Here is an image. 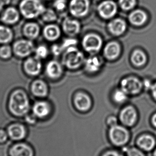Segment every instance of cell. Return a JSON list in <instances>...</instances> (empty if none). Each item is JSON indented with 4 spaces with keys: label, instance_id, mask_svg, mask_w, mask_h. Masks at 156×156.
<instances>
[{
    "label": "cell",
    "instance_id": "cell-21",
    "mask_svg": "<svg viewBox=\"0 0 156 156\" xmlns=\"http://www.w3.org/2000/svg\"><path fill=\"white\" fill-rule=\"evenodd\" d=\"M45 38L49 41H55L60 36V30L59 27L55 25L47 26L43 31Z\"/></svg>",
    "mask_w": 156,
    "mask_h": 156
},
{
    "label": "cell",
    "instance_id": "cell-34",
    "mask_svg": "<svg viewBox=\"0 0 156 156\" xmlns=\"http://www.w3.org/2000/svg\"><path fill=\"white\" fill-rule=\"evenodd\" d=\"M77 41L74 39H67L64 40L63 43L61 45L62 48L63 49H67L68 48L72 47V46H75L77 44Z\"/></svg>",
    "mask_w": 156,
    "mask_h": 156
},
{
    "label": "cell",
    "instance_id": "cell-7",
    "mask_svg": "<svg viewBox=\"0 0 156 156\" xmlns=\"http://www.w3.org/2000/svg\"><path fill=\"white\" fill-rule=\"evenodd\" d=\"M122 90L126 94L134 95L139 93L142 88V83L134 77H129L123 79L121 82Z\"/></svg>",
    "mask_w": 156,
    "mask_h": 156
},
{
    "label": "cell",
    "instance_id": "cell-47",
    "mask_svg": "<svg viewBox=\"0 0 156 156\" xmlns=\"http://www.w3.org/2000/svg\"><path fill=\"white\" fill-rule=\"evenodd\" d=\"M154 156H156V151H154Z\"/></svg>",
    "mask_w": 156,
    "mask_h": 156
},
{
    "label": "cell",
    "instance_id": "cell-43",
    "mask_svg": "<svg viewBox=\"0 0 156 156\" xmlns=\"http://www.w3.org/2000/svg\"><path fill=\"white\" fill-rule=\"evenodd\" d=\"M144 85L145 87L147 88H150V87L151 88V87H152L150 81H148V80H145V81H144Z\"/></svg>",
    "mask_w": 156,
    "mask_h": 156
},
{
    "label": "cell",
    "instance_id": "cell-46",
    "mask_svg": "<svg viewBox=\"0 0 156 156\" xmlns=\"http://www.w3.org/2000/svg\"><path fill=\"white\" fill-rule=\"evenodd\" d=\"M3 5H4V4H3L2 2L0 1V11H1V10H2V8H3Z\"/></svg>",
    "mask_w": 156,
    "mask_h": 156
},
{
    "label": "cell",
    "instance_id": "cell-32",
    "mask_svg": "<svg viewBox=\"0 0 156 156\" xmlns=\"http://www.w3.org/2000/svg\"><path fill=\"white\" fill-rule=\"evenodd\" d=\"M36 57L39 59L44 58L48 55V50L44 46H40L35 50Z\"/></svg>",
    "mask_w": 156,
    "mask_h": 156
},
{
    "label": "cell",
    "instance_id": "cell-25",
    "mask_svg": "<svg viewBox=\"0 0 156 156\" xmlns=\"http://www.w3.org/2000/svg\"><path fill=\"white\" fill-rule=\"evenodd\" d=\"M101 66V61L97 57H91L89 58L85 61L86 70L89 72L94 73L97 72Z\"/></svg>",
    "mask_w": 156,
    "mask_h": 156
},
{
    "label": "cell",
    "instance_id": "cell-23",
    "mask_svg": "<svg viewBox=\"0 0 156 156\" xmlns=\"http://www.w3.org/2000/svg\"><path fill=\"white\" fill-rule=\"evenodd\" d=\"M131 23L134 25L140 26L144 24L147 20V15L140 10L134 11L129 16Z\"/></svg>",
    "mask_w": 156,
    "mask_h": 156
},
{
    "label": "cell",
    "instance_id": "cell-6",
    "mask_svg": "<svg viewBox=\"0 0 156 156\" xmlns=\"http://www.w3.org/2000/svg\"><path fill=\"white\" fill-rule=\"evenodd\" d=\"M69 9L72 15L77 17H82L87 15L90 9L89 0H71Z\"/></svg>",
    "mask_w": 156,
    "mask_h": 156
},
{
    "label": "cell",
    "instance_id": "cell-1",
    "mask_svg": "<svg viewBox=\"0 0 156 156\" xmlns=\"http://www.w3.org/2000/svg\"><path fill=\"white\" fill-rule=\"evenodd\" d=\"M30 107L29 99L23 91L17 90L11 95L9 101V109L15 116H23L27 114Z\"/></svg>",
    "mask_w": 156,
    "mask_h": 156
},
{
    "label": "cell",
    "instance_id": "cell-24",
    "mask_svg": "<svg viewBox=\"0 0 156 156\" xmlns=\"http://www.w3.org/2000/svg\"><path fill=\"white\" fill-rule=\"evenodd\" d=\"M137 143L140 148L146 151L152 150L155 145L154 138L149 135H144L140 137L137 140Z\"/></svg>",
    "mask_w": 156,
    "mask_h": 156
},
{
    "label": "cell",
    "instance_id": "cell-40",
    "mask_svg": "<svg viewBox=\"0 0 156 156\" xmlns=\"http://www.w3.org/2000/svg\"><path fill=\"white\" fill-rule=\"evenodd\" d=\"M103 156H122V154H119L118 152L116 151H108L106 152Z\"/></svg>",
    "mask_w": 156,
    "mask_h": 156
},
{
    "label": "cell",
    "instance_id": "cell-20",
    "mask_svg": "<svg viewBox=\"0 0 156 156\" xmlns=\"http://www.w3.org/2000/svg\"><path fill=\"white\" fill-rule=\"evenodd\" d=\"M50 109V106L47 103L45 102H39L34 105L33 111L35 116L42 118L49 114Z\"/></svg>",
    "mask_w": 156,
    "mask_h": 156
},
{
    "label": "cell",
    "instance_id": "cell-42",
    "mask_svg": "<svg viewBox=\"0 0 156 156\" xmlns=\"http://www.w3.org/2000/svg\"><path fill=\"white\" fill-rule=\"evenodd\" d=\"M26 121L30 124H32V123L35 122V119L32 116H28L27 118H26Z\"/></svg>",
    "mask_w": 156,
    "mask_h": 156
},
{
    "label": "cell",
    "instance_id": "cell-11",
    "mask_svg": "<svg viewBox=\"0 0 156 156\" xmlns=\"http://www.w3.org/2000/svg\"><path fill=\"white\" fill-rule=\"evenodd\" d=\"M7 133L9 137L15 141L23 139L26 135L25 127L20 124H11L8 128Z\"/></svg>",
    "mask_w": 156,
    "mask_h": 156
},
{
    "label": "cell",
    "instance_id": "cell-45",
    "mask_svg": "<svg viewBox=\"0 0 156 156\" xmlns=\"http://www.w3.org/2000/svg\"><path fill=\"white\" fill-rule=\"evenodd\" d=\"M0 1L2 2L3 4H6L7 3H8L10 0H0Z\"/></svg>",
    "mask_w": 156,
    "mask_h": 156
},
{
    "label": "cell",
    "instance_id": "cell-14",
    "mask_svg": "<svg viewBox=\"0 0 156 156\" xmlns=\"http://www.w3.org/2000/svg\"><path fill=\"white\" fill-rule=\"evenodd\" d=\"M74 103L77 109L81 111H87L91 106L90 98L84 93H80L76 94Z\"/></svg>",
    "mask_w": 156,
    "mask_h": 156
},
{
    "label": "cell",
    "instance_id": "cell-3",
    "mask_svg": "<svg viewBox=\"0 0 156 156\" xmlns=\"http://www.w3.org/2000/svg\"><path fill=\"white\" fill-rule=\"evenodd\" d=\"M84 61V56L75 46L66 49L62 57V63L68 69H76L80 67Z\"/></svg>",
    "mask_w": 156,
    "mask_h": 156
},
{
    "label": "cell",
    "instance_id": "cell-18",
    "mask_svg": "<svg viewBox=\"0 0 156 156\" xmlns=\"http://www.w3.org/2000/svg\"><path fill=\"white\" fill-rule=\"evenodd\" d=\"M46 72L50 78L56 79L61 76L62 73V68L59 62L52 61L47 64Z\"/></svg>",
    "mask_w": 156,
    "mask_h": 156
},
{
    "label": "cell",
    "instance_id": "cell-5",
    "mask_svg": "<svg viewBox=\"0 0 156 156\" xmlns=\"http://www.w3.org/2000/svg\"><path fill=\"white\" fill-rule=\"evenodd\" d=\"M82 44L85 50L89 53H96L100 50L102 46V40L96 34H88L83 39Z\"/></svg>",
    "mask_w": 156,
    "mask_h": 156
},
{
    "label": "cell",
    "instance_id": "cell-26",
    "mask_svg": "<svg viewBox=\"0 0 156 156\" xmlns=\"http://www.w3.org/2000/svg\"><path fill=\"white\" fill-rule=\"evenodd\" d=\"M25 35L30 39H35L38 36L40 33V28L37 24L34 23H28L23 28Z\"/></svg>",
    "mask_w": 156,
    "mask_h": 156
},
{
    "label": "cell",
    "instance_id": "cell-10",
    "mask_svg": "<svg viewBox=\"0 0 156 156\" xmlns=\"http://www.w3.org/2000/svg\"><path fill=\"white\" fill-rule=\"evenodd\" d=\"M40 59L37 57H31L25 61L24 68L27 74L32 76H35L40 73L42 69V63Z\"/></svg>",
    "mask_w": 156,
    "mask_h": 156
},
{
    "label": "cell",
    "instance_id": "cell-36",
    "mask_svg": "<svg viewBox=\"0 0 156 156\" xmlns=\"http://www.w3.org/2000/svg\"><path fill=\"white\" fill-rule=\"evenodd\" d=\"M127 156H144V155L139 150L132 148L128 151Z\"/></svg>",
    "mask_w": 156,
    "mask_h": 156
},
{
    "label": "cell",
    "instance_id": "cell-31",
    "mask_svg": "<svg viewBox=\"0 0 156 156\" xmlns=\"http://www.w3.org/2000/svg\"><path fill=\"white\" fill-rule=\"evenodd\" d=\"M119 3L122 9L129 10L135 6L136 1L135 0H119Z\"/></svg>",
    "mask_w": 156,
    "mask_h": 156
},
{
    "label": "cell",
    "instance_id": "cell-13",
    "mask_svg": "<svg viewBox=\"0 0 156 156\" xmlns=\"http://www.w3.org/2000/svg\"><path fill=\"white\" fill-rule=\"evenodd\" d=\"M62 28L66 34L70 36H75L80 31V25L76 20L66 18L63 20Z\"/></svg>",
    "mask_w": 156,
    "mask_h": 156
},
{
    "label": "cell",
    "instance_id": "cell-30",
    "mask_svg": "<svg viewBox=\"0 0 156 156\" xmlns=\"http://www.w3.org/2000/svg\"><path fill=\"white\" fill-rule=\"evenodd\" d=\"M115 101L118 103H122L126 101L127 98L126 94L122 90H117L114 94Z\"/></svg>",
    "mask_w": 156,
    "mask_h": 156
},
{
    "label": "cell",
    "instance_id": "cell-27",
    "mask_svg": "<svg viewBox=\"0 0 156 156\" xmlns=\"http://www.w3.org/2000/svg\"><path fill=\"white\" fill-rule=\"evenodd\" d=\"M12 32L6 26L0 25V43H5L12 39Z\"/></svg>",
    "mask_w": 156,
    "mask_h": 156
},
{
    "label": "cell",
    "instance_id": "cell-16",
    "mask_svg": "<svg viewBox=\"0 0 156 156\" xmlns=\"http://www.w3.org/2000/svg\"><path fill=\"white\" fill-rule=\"evenodd\" d=\"M120 45L117 42H109L104 49L105 56L109 60L116 59L120 55Z\"/></svg>",
    "mask_w": 156,
    "mask_h": 156
},
{
    "label": "cell",
    "instance_id": "cell-17",
    "mask_svg": "<svg viewBox=\"0 0 156 156\" xmlns=\"http://www.w3.org/2000/svg\"><path fill=\"white\" fill-rule=\"evenodd\" d=\"M126 28V23L122 19L119 18L114 19L108 24V29L110 32L115 35H120L125 31Z\"/></svg>",
    "mask_w": 156,
    "mask_h": 156
},
{
    "label": "cell",
    "instance_id": "cell-37",
    "mask_svg": "<svg viewBox=\"0 0 156 156\" xmlns=\"http://www.w3.org/2000/svg\"><path fill=\"white\" fill-rule=\"evenodd\" d=\"M62 50H63V49L62 48L61 46H58L57 44H55L54 46H53L52 48V53L55 56H58L60 55Z\"/></svg>",
    "mask_w": 156,
    "mask_h": 156
},
{
    "label": "cell",
    "instance_id": "cell-19",
    "mask_svg": "<svg viewBox=\"0 0 156 156\" xmlns=\"http://www.w3.org/2000/svg\"><path fill=\"white\" fill-rule=\"evenodd\" d=\"M32 91L34 95L37 97H45L48 91L47 85L42 80L35 81L32 85Z\"/></svg>",
    "mask_w": 156,
    "mask_h": 156
},
{
    "label": "cell",
    "instance_id": "cell-22",
    "mask_svg": "<svg viewBox=\"0 0 156 156\" xmlns=\"http://www.w3.org/2000/svg\"><path fill=\"white\" fill-rule=\"evenodd\" d=\"M19 13L14 8H9L5 11L2 16V20L6 24H14L19 19Z\"/></svg>",
    "mask_w": 156,
    "mask_h": 156
},
{
    "label": "cell",
    "instance_id": "cell-38",
    "mask_svg": "<svg viewBox=\"0 0 156 156\" xmlns=\"http://www.w3.org/2000/svg\"><path fill=\"white\" fill-rule=\"evenodd\" d=\"M8 136L7 132L3 129H0V143H3L6 141Z\"/></svg>",
    "mask_w": 156,
    "mask_h": 156
},
{
    "label": "cell",
    "instance_id": "cell-12",
    "mask_svg": "<svg viewBox=\"0 0 156 156\" xmlns=\"http://www.w3.org/2000/svg\"><path fill=\"white\" fill-rule=\"evenodd\" d=\"M137 114L135 109L132 106H127L120 113V119L123 124L131 126L135 123Z\"/></svg>",
    "mask_w": 156,
    "mask_h": 156
},
{
    "label": "cell",
    "instance_id": "cell-4",
    "mask_svg": "<svg viewBox=\"0 0 156 156\" xmlns=\"http://www.w3.org/2000/svg\"><path fill=\"white\" fill-rule=\"evenodd\" d=\"M109 134L110 140L117 146L124 145L129 139V132L126 129L117 124L111 127Z\"/></svg>",
    "mask_w": 156,
    "mask_h": 156
},
{
    "label": "cell",
    "instance_id": "cell-39",
    "mask_svg": "<svg viewBox=\"0 0 156 156\" xmlns=\"http://www.w3.org/2000/svg\"><path fill=\"white\" fill-rule=\"evenodd\" d=\"M108 124L111 127L117 124V119L115 117H110L107 120Z\"/></svg>",
    "mask_w": 156,
    "mask_h": 156
},
{
    "label": "cell",
    "instance_id": "cell-44",
    "mask_svg": "<svg viewBox=\"0 0 156 156\" xmlns=\"http://www.w3.org/2000/svg\"><path fill=\"white\" fill-rule=\"evenodd\" d=\"M152 123L154 125V126L156 127V114H154L153 118H152Z\"/></svg>",
    "mask_w": 156,
    "mask_h": 156
},
{
    "label": "cell",
    "instance_id": "cell-35",
    "mask_svg": "<svg viewBox=\"0 0 156 156\" xmlns=\"http://www.w3.org/2000/svg\"><path fill=\"white\" fill-rule=\"evenodd\" d=\"M54 6L57 10H63L66 7V0H57L55 1Z\"/></svg>",
    "mask_w": 156,
    "mask_h": 156
},
{
    "label": "cell",
    "instance_id": "cell-28",
    "mask_svg": "<svg viewBox=\"0 0 156 156\" xmlns=\"http://www.w3.org/2000/svg\"><path fill=\"white\" fill-rule=\"evenodd\" d=\"M131 59L135 65L140 66L144 65L146 63V56L144 52L137 50L133 53Z\"/></svg>",
    "mask_w": 156,
    "mask_h": 156
},
{
    "label": "cell",
    "instance_id": "cell-2",
    "mask_svg": "<svg viewBox=\"0 0 156 156\" xmlns=\"http://www.w3.org/2000/svg\"><path fill=\"white\" fill-rule=\"evenodd\" d=\"M20 10L24 17L32 19L42 15L45 8L40 0H23Z\"/></svg>",
    "mask_w": 156,
    "mask_h": 156
},
{
    "label": "cell",
    "instance_id": "cell-15",
    "mask_svg": "<svg viewBox=\"0 0 156 156\" xmlns=\"http://www.w3.org/2000/svg\"><path fill=\"white\" fill-rule=\"evenodd\" d=\"M10 156H33V152L29 146L24 143L15 144L11 148Z\"/></svg>",
    "mask_w": 156,
    "mask_h": 156
},
{
    "label": "cell",
    "instance_id": "cell-9",
    "mask_svg": "<svg viewBox=\"0 0 156 156\" xmlns=\"http://www.w3.org/2000/svg\"><path fill=\"white\" fill-rule=\"evenodd\" d=\"M98 10L102 18L104 19H110L116 15L117 8L114 1L107 0L101 3L98 6Z\"/></svg>",
    "mask_w": 156,
    "mask_h": 156
},
{
    "label": "cell",
    "instance_id": "cell-29",
    "mask_svg": "<svg viewBox=\"0 0 156 156\" xmlns=\"http://www.w3.org/2000/svg\"><path fill=\"white\" fill-rule=\"evenodd\" d=\"M42 19L45 21H55L57 19L56 13L51 9H45L44 11L42 14Z\"/></svg>",
    "mask_w": 156,
    "mask_h": 156
},
{
    "label": "cell",
    "instance_id": "cell-33",
    "mask_svg": "<svg viewBox=\"0 0 156 156\" xmlns=\"http://www.w3.org/2000/svg\"><path fill=\"white\" fill-rule=\"evenodd\" d=\"M11 55V49L8 46H4L0 48V56L6 59L10 57Z\"/></svg>",
    "mask_w": 156,
    "mask_h": 156
},
{
    "label": "cell",
    "instance_id": "cell-8",
    "mask_svg": "<svg viewBox=\"0 0 156 156\" xmlns=\"http://www.w3.org/2000/svg\"><path fill=\"white\" fill-rule=\"evenodd\" d=\"M34 44L30 40H21L15 43L13 50L15 54L20 57L28 56L34 50Z\"/></svg>",
    "mask_w": 156,
    "mask_h": 156
},
{
    "label": "cell",
    "instance_id": "cell-41",
    "mask_svg": "<svg viewBox=\"0 0 156 156\" xmlns=\"http://www.w3.org/2000/svg\"><path fill=\"white\" fill-rule=\"evenodd\" d=\"M151 91H152V95L154 96V98L156 99V83L151 87Z\"/></svg>",
    "mask_w": 156,
    "mask_h": 156
}]
</instances>
